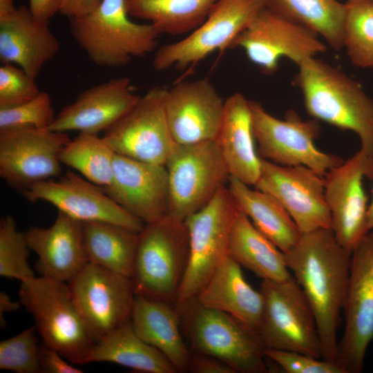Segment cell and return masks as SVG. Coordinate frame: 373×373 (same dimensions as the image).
<instances>
[{
    "label": "cell",
    "mask_w": 373,
    "mask_h": 373,
    "mask_svg": "<svg viewBox=\"0 0 373 373\" xmlns=\"http://www.w3.org/2000/svg\"><path fill=\"white\" fill-rule=\"evenodd\" d=\"M351 254L338 243L331 229L302 233L296 245L285 253L287 267L315 315L322 357L335 363Z\"/></svg>",
    "instance_id": "1"
},
{
    "label": "cell",
    "mask_w": 373,
    "mask_h": 373,
    "mask_svg": "<svg viewBox=\"0 0 373 373\" xmlns=\"http://www.w3.org/2000/svg\"><path fill=\"white\" fill-rule=\"evenodd\" d=\"M297 66L292 84L300 90L308 115L355 133L360 150L373 158V99L358 82L316 57Z\"/></svg>",
    "instance_id": "2"
},
{
    "label": "cell",
    "mask_w": 373,
    "mask_h": 373,
    "mask_svg": "<svg viewBox=\"0 0 373 373\" xmlns=\"http://www.w3.org/2000/svg\"><path fill=\"white\" fill-rule=\"evenodd\" d=\"M128 16L125 0H102L88 15L69 19L70 32L94 64L119 67L154 51L160 35L151 23Z\"/></svg>",
    "instance_id": "3"
},
{
    "label": "cell",
    "mask_w": 373,
    "mask_h": 373,
    "mask_svg": "<svg viewBox=\"0 0 373 373\" xmlns=\"http://www.w3.org/2000/svg\"><path fill=\"white\" fill-rule=\"evenodd\" d=\"M19 302L32 316L42 343L72 364L84 365L96 341L68 284L44 276L21 283Z\"/></svg>",
    "instance_id": "4"
},
{
    "label": "cell",
    "mask_w": 373,
    "mask_h": 373,
    "mask_svg": "<svg viewBox=\"0 0 373 373\" xmlns=\"http://www.w3.org/2000/svg\"><path fill=\"white\" fill-rule=\"evenodd\" d=\"M175 307L194 352L213 356L236 373L268 372L265 347L255 330L224 312L203 305L196 297Z\"/></svg>",
    "instance_id": "5"
},
{
    "label": "cell",
    "mask_w": 373,
    "mask_h": 373,
    "mask_svg": "<svg viewBox=\"0 0 373 373\" xmlns=\"http://www.w3.org/2000/svg\"><path fill=\"white\" fill-rule=\"evenodd\" d=\"M189 256V232L184 221L167 215L144 224L139 232L131 278L135 294L174 305Z\"/></svg>",
    "instance_id": "6"
},
{
    "label": "cell",
    "mask_w": 373,
    "mask_h": 373,
    "mask_svg": "<svg viewBox=\"0 0 373 373\" xmlns=\"http://www.w3.org/2000/svg\"><path fill=\"white\" fill-rule=\"evenodd\" d=\"M259 290L263 307L256 333L265 349L323 358L315 315L293 275L283 281L262 280Z\"/></svg>",
    "instance_id": "7"
},
{
    "label": "cell",
    "mask_w": 373,
    "mask_h": 373,
    "mask_svg": "<svg viewBox=\"0 0 373 373\" xmlns=\"http://www.w3.org/2000/svg\"><path fill=\"white\" fill-rule=\"evenodd\" d=\"M249 104L253 134L260 158L281 166H305L322 177L344 162L314 145L321 134L320 121L303 120L294 110L287 111L280 119L267 113L258 102L249 100Z\"/></svg>",
    "instance_id": "8"
},
{
    "label": "cell",
    "mask_w": 373,
    "mask_h": 373,
    "mask_svg": "<svg viewBox=\"0 0 373 373\" xmlns=\"http://www.w3.org/2000/svg\"><path fill=\"white\" fill-rule=\"evenodd\" d=\"M237 208L225 184L209 204L185 219L189 256L175 305L195 297L228 255L229 234Z\"/></svg>",
    "instance_id": "9"
},
{
    "label": "cell",
    "mask_w": 373,
    "mask_h": 373,
    "mask_svg": "<svg viewBox=\"0 0 373 373\" xmlns=\"http://www.w3.org/2000/svg\"><path fill=\"white\" fill-rule=\"evenodd\" d=\"M165 166L168 215L182 221L209 204L230 177L215 141L177 144Z\"/></svg>",
    "instance_id": "10"
},
{
    "label": "cell",
    "mask_w": 373,
    "mask_h": 373,
    "mask_svg": "<svg viewBox=\"0 0 373 373\" xmlns=\"http://www.w3.org/2000/svg\"><path fill=\"white\" fill-rule=\"evenodd\" d=\"M265 6V0H217L199 27L184 39L156 50L153 68L183 70L215 51H224Z\"/></svg>",
    "instance_id": "11"
},
{
    "label": "cell",
    "mask_w": 373,
    "mask_h": 373,
    "mask_svg": "<svg viewBox=\"0 0 373 373\" xmlns=\"http://www.w3.org/2000/svg\"><path fill=\"white\" fill-rule=\"evenodd\" d=\"M242 48L262 73L273 75L279 60L286 57L298 66L327 50L312 30L265 6L231 43L229 48Z\"/></svg>",
    "instance_id": "12"
},
{
    "label": "cell",
    "mask_w": 373,
    "mask_h": 373,
    "mask_svg": "<svg viewBox=\"0 0 373 373\" xmlns=\"http://www.w3.org/2000/svg\"><path fill=\"white\" fill-rule=\"evenodd\" d=\"M66 132L30 126L0 129V176L23 193L61 175L60 155L70 141Z\"/></svg>",
    "instance_id": "13"
},
{
    "label": "cell",
    "mask_w": 373,
    "mask_h": 373,
    "mask_svg": "<svg viewBox=\"0 0 373 373\" xmlns=\"http://www.w3.org/2000/svg\"><path fill=\"white\" fill-rule=\"evenodd\" d=\"M345 326L336 363L345 373H360L373 340V229L351 254L349 284L343 307Z\"/></svg>",
    "instance_id": "14"
},
{
    "label": "cell",
    "mask_w": 373,
    "mask_h": 373,
    "mask_svg": "<svg viewBox=\"0 0 373 373\" xmlns=\"http://www.w3.org/2000/svg\"><path fill=\"white\" fill-rule=\"evenodd\" d=\"M166 90L159 86L149 89L128 112L104 131L103 137L116 154L165 166L177 145L166 117Z\"/></svg>",
    "instance_id": "15"
},
{
    "label": "cell",
    "mask_w": 373,
    "mask_h": 373,
    "mask_svg": "<svg viewBox=\"0 0 373 373\" xmlns=\"http://www.w3.org/2000/svg\"><path fill=\"white\" fill-rule=\"evenodd\" d=\"M68 284L96 342L131 320L135 297L131 278L88 262Z\"/></svg>",
    "instance_id": "16"
},
{
    "label": "cell",
    "mask_w": 373,
    "mask_h": 373,
    "mask_svg": "<svg viewBox=\"0 0 373 373\" xmlns=\"http://www.w3.org/2000/svg\"><path fill=\"white\" fill-rule=\"evenodd\" d=\"M364 177L373 180V158L361 150L323 176L331 229L338 243L351 253L370 231Z\"/></svg>",
    "instance_id": "17"
},
{
    "label": "cell",
    "mask_w": 373,
    "mask_h": 373,
    "mask_svg": "<svg viewBox=\"0 0 373 373\" xmlns=\"http://www.w3.org/2000/svg\"><path fill=\"white\" fill-rule=\"evenodd\" d=\"M254 187L277 198L301 233L331 229L324 179L311 169L281 166L260 158V176Z\"/></svg>",
    "instance_id": "18"
},
{
    "label": "cell",
    "mask_w": 373,
    "mask_h": 373,
    "mask_svg": "<svg viewBox=\"0 0 373 373\" xmlns=\"http://www.w3.org/2000/svg\"><path fill=\"white\" fill-rule=\"evenodd\" d=\"M22 194L32 202H49L58 211L81 222H110L137 233L145 224L124 210L102 187L70 171L57 180L35 184Z\"/></svg>",
    "instance_id": "19"
},
{
    "label": "cell",
    "mask_w": 373,
    "mask_h": 373,
    "mask_svg": "<svg viewBox=\"0 0 373 373\" xmlns=\"http://www.w3.org/2000/svg\"><path fill=\"white\" fill-rule=\"evenodd\" d=\"M164 111L177 144L215 141L224 111V100L208 78L181 82L164 96Z\"/></svg>",
    "instance_id": "20"
},
{
    "label": "cell",
    "mask_w": 373,
    "mask_h": 373,
    "mask_svg": "<svg viewBox=\"0 0 373 373\" xmlns=\"http://www.w3.org/2000/svg\"><path fill=\"white\" fill-rule=\"evenodd\" d=\"M111 184L104 192L144 224L157 222L169 213V184L166 166L115 154Z\"/></svg>",
    "instance_id": "21"
},
{
    "label": "cell",
    "mask_w": 373,
    "mask_h": 373,
    "mask_svg": "<svg viewBox=\"0 0 373 373\" xmlns=\"http://www.w3.org/2000/svg\"><path fill=\"white\" fill-rule=\"evenodd\" d=\"M140 97L133 93L128 77L110 79L84 90L63 107L49 129L94 134L104 132L128 112Z\"/></svg>",
    "instance_id": "22"
},
{
    "label": "cell",
    "mask_w": 373,
    "mask_h": 373,
    "mask_svg": "<svg viewBox=\"0 0 373 373\" xmlns=\"http://www.w3.org/2000/svg\"><path fill=\"white\" fill-rule=\"evenodd\" d=\"M24 233L30 249L38 256L41 276L68 283L88 263L82 222L60 211L51 226L30 227Z\"/></svg>",
    "instance_id": "23"
},
{
    "label": "cell",
    "mask_w": 373,
    "mask_h": 373,
    "mask_svg": "<svg viewBox=\"0 0 373 373\" xmlns=\"http://www.w3.org/2000/svg\"><path fill=\"white\" fill-rule=\"evenodd\" d=\"M60 43L48 23L37 20L21 6L0 15V61L16 64L36 78L59 52Z\"/></svg>",
    "instance_id": "24"
},
{
    "label": "cell",
    "mask_w": 373,
    "mask_h": 373,
    "mask_svg": "<svg viewBox=\"0 0 373 373\" xmlns=\"http://www.w3.org/2000/svg\"><path fill=\"white\" fill-rule=\"evenodd\" d=\"M254 140L249 100L235 93L224 100L223 119L215 142L230 177L254 186L260 172Z\"/></svg>",
    "instance_id": "25"
},
{
    "label": "cell",
    "mask_w": 373,
    "mask_h": 373,
    "mask_svg": "<svg viewBox=\"0 0 373 373\" xmlns=\"http://www.w3.org/2000/svg\"><path fill=\"white\" fill-rule=\"evenodd\" d=\"M131 321L138 336L160 350L178 372H188L191 352L183 340L175 305L135 294Z\"/></svg>",
    "instance_id": "26"
},
{
    "label": "cell",
    "mask_w": 373,
    "mask_h": 373,
    "mask_svg": "<svg viewBox=\"0 0 373 373\" xmlns=\"http://www.w3.org/2000/svg\"><path fill=\"white\" fill-rule=\"evenodd\" d=\"M241 267L227 255L195 297L203 305L224 312L256 332L263 298L245 280Z\"/></svg>",
    "instance_id": "27"
},
{
    "label": "cell",
    "mask_w": 373,
    "mask_h": 373,
    "mask_svg": "<svg viewBox=\"0 0 373 373\" xmlns=\"http://www.w3.org/2000/svg\"><path fill=\"white\" fill-rule=\"evenodd\" d=\"M228 255L262 280L283 281L292 275L285 253L254 225L238 206L230 231Z\"/></svg>",
    "instance_id": "28"
},
{
    "label": "cell",
    "mask_w": 373,
    "mask_h": 373,
    "mask_svg": "<svg viewBox=\"0 0 373 373\" xmlns=\"http://www.w3.org/2000/svg\"><path fill=\"white\" fill-rule=\"evenodd\" d=\"M250 186L235 178H229L228 187L240 209L265 236L282 251L287 252L302 233L277 198Z\"/></svg>",
    "instance_id": "29"
},
{
    "label": "cell",
    "mask_w": 373,
    "mask_h": 373,
    "mask_svg": "<svg viewBox=\"0 0 373 373\" xmlns=\"http://www.w3.org/2000/svg\"><path fill=\"white\" fill-rule=\"evenodd\" d=\"M111 362L146 373H177L170 361L135 332L131 320L98 340L85 361Z\"/></svg>",
    "instance_id": "30"
},
{
    "label": "cell",
    "mask_w": 373,
    "mask_h": 373,
    "mask_svg": "<svg viewBox=\"0 0 373 373\" xmlns=\"http://www.w3.org/2000/svg\"><path fill=\"white\" fill-rule=\"evenodd\" d=\"M82 229L88 262L131 279L139 233L105 221L82 222Z\"/></svg>",
    "instance_id": "31"
},
{
    "label": "cell",
    "mask_w": 373,
    "mask_h": 373,
    "mask_svg": "<svg viewBox=\"0 0 373 373\" xmlns=\"http://www.w3.org/2000/svg\"><path fill=\"white\" fill-rule=\"evenodd\" d=\"M217 0H125L129 16L150 21L157 32H193L207 19Z\"/></svg>",
    "instance_id": "32"
},
{
    "label": "cell",
    "mask_w": 373,
    "mask_h": 373,
    "mask_svg": "<svg viewBox=\"0 0 373 373\" xmlns=\"http://www.w3.org/2000/svg\"><path fill=\"white\" fill-rule=\"evenodd\" d=\"M266 6L312 30L333 49L343 48L346 5L338 0H265Z\"/></svg>",
    "instance_id": "33"
},
{
    "label": "cell",
    "mask_w": 373,
    "mask_h": 373,
    "mask_svg": "<svg viewBox=\"0 0 373 373\" xmlns=\"http://www.w3.org/2000/svg\"><path fill=\"white\" fill-rule=\"evenodd\" d=\"M115 154L103 137L80 132L64 148L60 160L90 182L106 187L113 181Z\"/></svg>",
    "instance_id": "34"
},
{
    "label": "cell",
    "mask_w": 373,
    "mask_h": 373,
    "mask_svg": "<svg viewBox=\"0 0 373 373\" xmlns=\"http://www.w3.org/2000/svg\"><path fill=\"white\" fill-rule=\"evenodd\" d=\"M343 48L353 65L373 69V1L347 0Z\"/></svg>",
    "instance_id": "35"
},
{
    "label": "cell",
    "mask_w": 373,
    "mask_h": 373,
    "mask_svg": "<svg viewBox=\"0 0 373 373\" xmlns=\"http://www.w3.org/2000/svg\"><path fill=\"white\" fill-rule=\"evenodd\" d=\"M30 248L25 233L17 230L14 218L8 214L0 221V275L21 283L35 277L28 258Z\"/></svg>",
    "instance_id": "36"
},
{
    "label": "cell",
    "mask_w": 373,
    "mask_h": 373,
    "mask_svg": "<svg viewBox=\"0 0 373 373\" xmlns=\"http://www.w3.org/2000/svg\"><path fill=\"white\" fill-rule=\"evenodd\" d=\"M37 329L31 326L0 342V369L17 373H39Z\"/></svg>",
    "instance_id": "37"
},
{
    "label": "cell",
    "mask_w": 373,
    "mask_h": 373,
    "mask_svg": "<svg viewBox=\"0 0 373 373\" xmlns=\"http://www.w3.org/2000/svg\"><path fill=\"white\" fill-rule=\"evenodd\" d=\"M55 115L49 94L40 91L25 103L0 109V129L14 126L50 128Z\"/></svg>",
    "instance_id": "38"
},
{
    "label": "cell",
    "mask_w": 373,
    "mask_h": 373,
    "mask_svg": "<svg viewBox=\"0 0 373 373\" xmlns=\"http://www.w3.org/2000/svg\"><path fill=\"white\" fill-rule=\"evenodd\" d=\"M39 93L35 78L14 64H2L0 67V109L20 105Z\"/></svg>",
    "instance_id": "39"
},
{
    "label": "cell",
    "mask_w": 373,
    "mask_h": 373,
    "mask_svg": "<svg viewBox=\"0 0 373 373\" xmlns=\"http://www.w3.org/2000/svg\"><path fill=\"white\" fill-rule=\"evenodd\" d=\"M264 354L287 373H345L335 362L298 352L265 349Z\"/></svg>",
    "instance_id": "40"
},
{
    "label": "cell",
    "mask_w": 373,
    "mask_h": 373,
    "mask_svg": "<svg viewBox=\"0 0 373 373\" xmlns=\"http://www.w3.org/2000/svg\"><path fill=\"white\" fill-rule=\"evenodd\" d=\"M68 361V360H67ZM56 350L42 343L39 347V364L44 373H81L82 370L69 363Z\"/></svg>",
    "instance_id": "41"
},
{
    "label": "cell",
    "mask_w": 373,
    "mask_h": 373,
    "mask_svg": "<svg viewBox=\"0 0 373 373\" xmlns=\"http://www.w3.org/2000/svg\"><path fill=\"white\" fill-rule=\"evenodd\" d=\"M188 372L193 373H236L229 365L221 360L205 354H191Z\"/></svg>",
    "instance_id": "42"
},
{
    "label": "cell",
    "mask_w": 373,
    "mask_h": 373,
    "mask_svg": "<svg viewBox=\"0 0 373 373\" xmlns=\"http://www.w3.org/2000/svg\"><path fill=\"white\" fill-rule=\"evenodd\" d=\"M102 0H59V13L68 19L80 17L93 11Z\"/></svg>",
    "instance_id": "43"
},
{
    "label": "cell",
    "mask_w": 373,
    "mask_h": 373,
    "mask_svg": "<svg viewBox=\"0 0 373 373\" xmlns=\"http://www.w3.org/2000/svg\"><path fill=\"white\" fill-rule=\"evenodd\" d=\"M29 10L37 20L49 24L59 12V0H29Z\"/></svg>",
    "instance_id": "44"
},
{
    "label": "cell",
    "mask_w": 373,
    "mask_h": 373,
    "mask_svg": "<svg viewBox=\"0 0 373 373\" xmlns=\"http://www.w3.org/2000/svg\"><path fill=\"white\" fill-rule=\"evenodd\" d=\"M20 302L12 301L4 291L0 293V324L1 327L5 326L4 315L7 312H11L17 310L21 306Z\"/></svg>",
    "instance_id": "45"
},
{
    "label": "cell",
    "mask_w": 373,
    "mask_h": 373,
    "mask_svg": "<svg viewBox=\"0 0 373 373\" xmlns=\"http://www.w3.org/2000/svg\"><path fill=\"white\" fill-rule=\"evenodd\" d=\"M368 227L370 231L373 229V188L372 201L367 210Z\"/></svg>",
    "instance_id": "46"
},
{
    "label": "cell",
    "mask_w": 373,
    "mask_h": 373,
    "mask_svg": "<svg viewBox=\"0 0 373 373\" xmlns=\"http://www.w3.org/2000/svg\"><path fill=\"white\" fill-rule=\"evenodd\" d=\"M373 1V0H372Z\"/></svg>",
    "instance_id": "47"
}]
</instances>
